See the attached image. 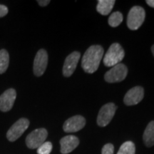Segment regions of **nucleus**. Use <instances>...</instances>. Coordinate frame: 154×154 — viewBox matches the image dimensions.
Instances as JSON below:
<instances>
[{
	"label": "nucleus",
	"mask_w": 154,
	"mask_h": 154,
	"mask_svg": "<svg viewBox=\"0 0 154 154\" xmlns=\"http://www.w3.org/2000/svg\"><path fill=\"white\" fill-rule=\"evenodd\" d=\"M103 56V49L100 45H92L85 51L82 57V67L88 74H93L99 69Z\"/></svg>",
	"instance_id": "1"
},
{
	"label": "nucleus",
	"mask_w": 154,
	"mask_h": 154,
	"mask_svg": "<svg viewBox=\"0 0 154 154\" xmlns=\"http://www.w3.org/2000/svg\"><path fill=\"white\" fill-rule=\"evenodd\" d=\"M125 51L121 46L118 43L111 44L106 53L103 59V63L106 66H114L120 63L124 58Z\"/></svg>",
	"instance_id": "2"
},
{
	"label": "nucleus",
	"mask_w": 154,
	"mask_h": 154,
	"mask_svg": "<svg viewBox=\"0 0 154 154\" xmlns=\"http://www.w3.org/2000/svg\"><path fill=\"white\" fill-rule=\"evenodd\" d=\"M146 12L143 7L135 6L130 9L127 17V26L131 30H137L145 20Z\"/></svg>",
	"instance_id": "3"
},
{
	"label": "nucleus",
	"mask_w": 154,
	"mask_h": 154,
	"mask_svg": "<svg viewBox=\"0 0 154 154\" xmlns=\"http://www.w3.org/2000/svg\"><path fill=\"white\" fill-rule=\"evenodd\" d=\"M48 136L47 131L44 128H37L33 131L26 136V144L30 149H38L45 142Z\"/></svg>",
	"instance_id": "4"
},
{
	"label": "nucleus",
	"mask_w": 154,
	"mask_h": 154,
	"mask_svg": "<svg viewBox=\"0 0 154 154\" xmlns=\"http://www.w3.org/2000/svg\"><path fill=\"white\" fill-rule=\"evenodd\" d=\"M128 74V69L124 63H119L113 66L104 75V79L108 83H116L124 81Z\"/></svg>",
	"instance_id": "5"
},
{
	"label": "nucleus",
	"mask_w": 154,
	"mask_h": 154,
	"mask_svg": "<svg viewBox=\"0 0 154 154\" xmlns=\"http://www.w3.org/2000/svg\"><path fill=\"white\" fill-rule=\"evenodd\" d=\"M29 121L26 118L19 119L10 127L7 133V138L10 142H14L22 136L29 126Z\"/></svg>",
	"instance_id": "6"
},
{
	"label": "nucleus",
	"mask_w": 154,
	"mask_h": 154,
	"mask_svg": "<svg viewBox=\"0 0 154 154\" xmlns=\"http://www.w3.org/2000/svg\"><path fill=\"white\" fill-rule=\"evenodd\" d=\"M117 106L113 103H108L100 109L97 117V124L101 127L106 126L114 116Z\"/></svg>",
	"instance_id": "7"
},
{
	"label": "nucleus",
	"mask_w": 154,
	"mask_h": 154,
	"mask_svg": "<svg viewBox=\"0 0 154 154\" xmlns=\"http://www.w3.org/2000/svg\"><path fill=\"white\" fill-rule=\"evenodd\" d=\"M48 64V54L45 49H39L34 60L33 71L36 76H41L45 72Z\"/></svg>",
	"instance_id": "8"
},
{
	"label": "nucleus",
	"mask_w": 154,
	"mask_h": 154,
	"mask_svg": "<svg viewBox=\"0 0 154 154\" xmlns=\"http://www.w3.org/2000/svg\"><path fill=\"white\" fill-rule=\"evenodd\" d=\"M17 98V91L14 88L6 90L0 96V111L7 112L12 109Z\"/></svg>",
	"instance_id": "9"
},
{
	"label": "nucleus",
	"mask_w": 154,
	"mask_h": 154,
	"mask_svg": "<svg viewBox=\"0 0 154 154\" xmlns=\"http://www.w3.org/2000/svg\"><path fill=\"white\" fill-rule=\"evenodd\" d=\"M86 125V119L82 116L76 115L65 121L63 129L66 133H74L82 130Z\"/></svg>",
	"instance_id": "10"
},
{
	"label": "nucleus",
	"mask_w": 154,
	"mask_h": 154,
	"mask_svg": "<svg viewBox=\"0 0 154 154\" xmlns=\"http://www.w3.org/2000/svg\"><path fill=\"white\" fill-rule=\"evenodd\" d=\"M144 89L141 86H135L127 91L124 96V102L126 106L138 104L143 99Z\"/></svg>",
	"instance_id": "11"
},
{
	"label": "nucleus",
	"mask_w": 154,
	"mask_h": 154,
	"mask_svg": "<svg viewBox=\"0 0 154 154\" xmlns=\"http://www.w3.org/2000/svg\"><path fill=\"white\" fill-rule=\"evenodd\" d=\"M80 57L81 54L79 51H74L66 58L63 66V76L65 77H69L74 74Z\"/></svg>",
	"instance_id": "12"
},
{
	"label": "nucleus",
	"mask_w": 154,
	"mask_h": 154,
	"mask_svg": "<svg viewBox=\"0 0 154 154\" xmlns=\"http://www.w3.org/2000/svg\"><path fill=\"white\" fill-rule=\"evenodd\" d=\"M79 144V140L75 136L69 135L64 136L60 140L61 153L67 154L74 151Z\"/></svg>",
	"instance_id": "13"
},
{
	"label": "nucleus",
	"mask_w": 154,
	"mask_h": 154,
	"mask_svg": "<svg viewBox=\"0 0 154 154\" xmlns=\"http://www.w3.org/2000/svg\"><path fill=\"white\" fill-rule=\"evenodd\" d=\"M115 3L114 0H99L96 6V10L101 15L106 16L110 14Z\"/></svg>",
	"instance_id": "14"
},
{
	"label": "nucleus",
	"mask_w": 154,
	"mask_h": 154,
	"mask_svg": "<svg viewBox=\"0 0 154 154\" xmlns=\"http://www.w3.org/2000/svg\"><path fill=\"white\" fill-rule=\"evenodd\" d=\"M144 144L147 147H151L154 145V121L148 124L143 135Z\"/></svg>",
	"instance_id": "15"
},
{
	"label": "nucleus",
	"mask_w": 154,
	"mask_h": 154,
	"mask_svg": "<svg viewBox=\"0 0 154 154\" xmlns=\"http://www.w3.org/2000/svg\"><path fill=\"white\" fill-rule=\"evenodd\" d=\"M9 64V55L6 49L0 50V74L6 72Z\"/></svg>",
	"instance_id": "16"
},
{
	"label": "nucleus",
	"mask_w": 154,
	"mask_h": 154,
	"mask_svg": "<svg viewBox=\"0 0 154 154\" xmlns=\"http://www.w3.org/2000/svg\"><path fill=\"white\" fill-rule=\"evenodd\" d=\"M136 146L132 141H126L121 145L117 154H135Z\"/></svg>",
	"instance_id": "17"
},
{
	"label": "nucleus",
	"mask_w": 154,
	"mask_h": 154,
	"mask_svg": "<svg viewBox=\"0 0 154 154\" xmlns=\"http://www.w3.org/2000/svg\"><path fill=\"white\" fill-rule=\"evenodd\" d=\"M123 22V14L120 11H115L109 18V24L112 27H117Z\"/></svg>",
	"instance_id": "18"
},
{
	"label": "nucleus",
	"mask_w": 154,
	"mask_h": 154,
	"mask_svg": "<svg viewBox=\"0 0 154 154\" xmlns=\"http://www.w3.org/2000/svg\"><path fill=\"white\" fill-rule=\"evenodd\" d=\"M52 143L49 141H45L37 149L38 154H50L52 151Z\"/></svg>",
	"instance_id": "19"
},
{
	"label": "nucleus",
	"mask_w": 154,
	"mask_h": 154,
	"mask_svg": "<svg viewBox=\"0 0 154 154\" xmlns=\"http://www.w3.org/2000/svg\"><path fill=\"white\" fill-rule=\"evenodd\" d=\"M113 151H114V147L113 144L107 143L102 148L101 154H113Z\"/></svg>",
	"instance_id": "20"
},
{
	"label": "nucleus",
	"mask_w": 154,
	"mask_h": 154,
	"mask_svg": "<svg viewBox=\"0 0 154 154\" xmlns=\"http://www.w3.org/2000/svg\"><path fill=\"white\" fill-rule=\"evenodd\" d=\"M8 14V8L5 5H0V18L5 17Z\"/></svg>",
	"instance_id": "21"
},
{
	"label": "nucleus",
	"mask_w": 154,
	"mask_h": 154,
	"mask_svg": "<svg viewBox=\"0 0 154 154\" xmlns=\"http://www.w3.org/2000/svg\"><path fill=\"white\" fill-rule=\"evenodd\" d=\"M37 2L38 5L41 6V7H46L50 3L49 0H38Z\"/></svg>",
	"instance_id": "22"
},
{
	"label": "nucleus",
	"mask_w": 154,
	"mask_h": 154,
	"mask_svg": "<svg viewBox=\"0 0 154 154\" xmlns=\"http://www.w3.org/2000/svg\"><path fill=\"white\" fill-rule=\"evenodd\" d=\"M146 2L152 8H154V0H146Z\"/></svg>",
	"instance_id": "23"
},
{
	"label": "nucleus",
	"mask_w": 154,
	"mask_h": 154,
	"mask_svg": "<svg viewBox=\"0 0 154 154\" xmlns=\"http://www.w3.org/2000/svg\"><path fill=\"white\" fill-rule=\"evenodd\" d=\"M151 51H152V53H153V56H154V45L152 46V47H151Z\"/></svg>",
	"instance_id": "24"
}]
</instances>
